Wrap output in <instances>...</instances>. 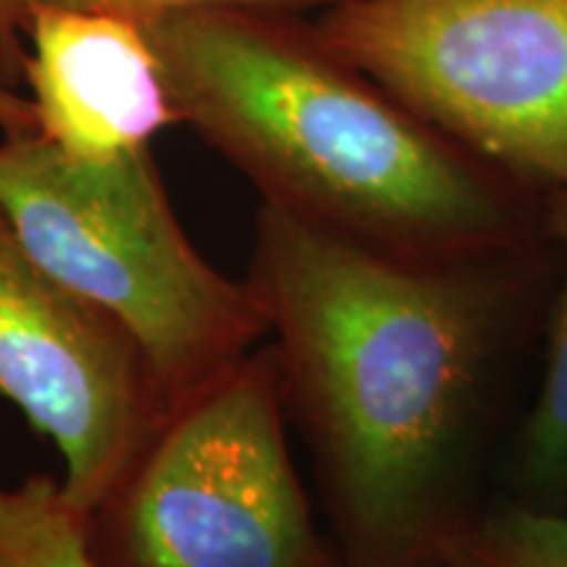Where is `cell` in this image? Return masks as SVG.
<instances>
[{
  "label": "cell",
  "mask_w": 567,
  "mask_h": 567,
  "mask_svg": "<svg viewBox=\"0 0 567 567\" xmlns=\"http://www.w3.org/2000/svg\"><path fill=\"white\" fill-rule=\"evenodd\" d=\"M0 210L38 264L137 347L163 415L266 342L245 279L197 250L151 147L80 158L0 134Z\"/></svg>",
  "instance_id": "obj_3"
},
{
  "label": "cell",
  "mask_w": 567,
  "mask_h": 567,
  "mask_svg": "<svg viewBox=\"0 0 567 567\" xmlns=\"http://www.w3.org/2000/svg\"><path fill=\"white\" fill-rule=\"evenodd\" d=\"M0 567H95L84 513L51 476L0 488Z\"/></svg>",
  "instance_id": "obj_9"
},
{
  "label": "cell",
  "mask_w": 567,
  "mask_h": 567,
  "mask_svg": "<svg viewBox=\"0 0 567 567\" xmlns=\"http://www.w3.org/2000/svg\"><path fill=\"white\" fill-rule=\"evenodd\" d=\"M24 87L38 132L80 158L151 147L182 124L142 21L30 3Z\"/></svg>",
  "instance_id": "obj_7"
},
{
  "label": "cell",
  "mask_w": 567,
  "mask_h": 567,
  "mask_svg": "<svg viewBox=\"0 0 567 567\" xmlns=\"http://www.w3.org/2000/svg\"><path fill=\"white\" fill-rule=\"evenodd\" d=\"M434 567H450V565H434Z\"/></svg>",
  "instance_id": "obj_14"
},
{
  "label": "cell",
  "mask_w": 567,
  "mask_h": 567,
  "mask_svg": "<svg viewBox=\"0 0 567 567\" xmlns=\"http://www.w3.org/2000/svg\"><path fill=\"white\" fill-rule=\"evenodd\" d=\"M313 21L465 151L567 195V0H342Z\"/></svg>",
  "instance_id": "obj_5"
},
{
  "label": "cell",
  "mask_w": 567,
  "mask_h": 567,
  "mask_svg": "<svg viewBox=\"0 0 567 567\" xmlns=\"http://www.w3.org/2000/svg\"><path fill=\"white\" fill-rule=\"evenodd\" d=\"M38 132L34 109L27 92L0 87V134Z\"/></svg>",
  "instance_id": "obj_13"
},
{
  "label": "cell",
  "mask_w": 567,
  "mask_h": 567,
  "mask_svg": "<svg viewBox=\"0 0 567 567\" xmlns=\"http://www.w3.org/2000/svg\"><path fill=\"white\" fill-rule=\"evenodd\" d=\"M450 567H567V509L484 505L446 549Z\"/></svg>",
  "instance_id": "obj_10"
},
{
  "label": "cell",
  "mask_w": 567,
  "mask_h": 567,
  "mask_svg": "<svg viewBox=\"0 0 567 567\" xmlns=\"http://www.w3.org/2000/svg\"><path fill=\"white\" fill-rule=\"evenodd\" d=\"M544 258L410 260L260 205L245 281L339 567L442 565L484 507L476 481Z\"/></svg>",
  "instance_id": "obj_1"
},
{
  "label": "cell",
  "mask_w": 567,
  "mask_h": 567,
  "mask_svg": "<svg viewBox=\"0 0 567 567\" xmlns=\"http://www.w3.org/2000/svg\"><path fill=\"white\" fill-rule=\"evenodd\" d=\"M27 0H0V87H24Z\"/></svg>",
  "instance_id": "obj_12"
},
{
  "label": "cell",
  "mask_w": 567,
  "mask_h": 567,
  "mask_svg": "<svg viewBox=\"0 0 567 567\" xmlns=\"http://www.w3.org/2000/svg\"><path fill=\"white\" fill-rule=\"evenodd\" d=\"M142 27L179 122L264 205L410 260L542 247V195L410 111L313 19L197 9Z\"/></svg>",
  "instance_id": "obj_2"
},
{
  "label": "cell",
  "mask_w": 567,
  "mask_h": 567,
  "mask_svg": "<svg viewBox=\"0 0 567 567\" xmlns=\"http://www.w3.org/2000/svg\"><path fill=\"white\" fill-rule=\"evenodd\" d=\"M0 396L51 439L61 492L84 515L163 410L137 347L32 258L0 210Z\"/></svg>",
  "instance_id": "obj_6"
},
{
  "label": "cell",
  "mask_w": 567,
  "mask_h": 567,
  "mask_svg": "<svg viewBox=\"0 0 567 567\" xmlns=\"http://www.w3.org/2000/svg\"><path fill=\"white\" fill-rule=\"evenodd\" d=\"M274 347L168 410L84 515L95 567H339L289 452Z\"/></svg>",
  "instance_id": "obj_4"
},
{
  "label": "cell",
  "mask_w": 567,
  "mask_h": 567,
  "mask_svg": "<svg viewBox=\"0 0 567 567\" xmlns=\"http://www.w3.org/2000/svg\"><path fill=\"white\" fill-rule=\"evenodd\" d=\"M549 229L563 243L565 271L549 305L542 379L509 457V499L567 509V195L549 197Z\"/></svg>",
  "instance_id": "obj_8"
},
{
  "label": "cell",
  "mask_w": 567,
  "mask_h": 567,
  "mask_svg": "<svg viewBox=\"0 0 567 567\" xmlns=\"http://www.w3.org/2000/svg\"><path fill=\"white\" fill-rule=\"evenodd\" d=\"M30 3L63 6V9L82 11H105L118 13V17H132L137 21L163 17V13L197 11V9H258V11H279V13H321L342 0H27Z\"/></svg>",
  "instance_id": "obj_11"
}]
</instances>
